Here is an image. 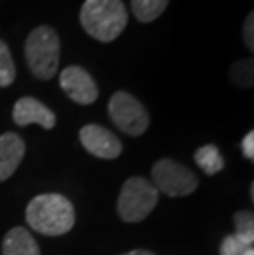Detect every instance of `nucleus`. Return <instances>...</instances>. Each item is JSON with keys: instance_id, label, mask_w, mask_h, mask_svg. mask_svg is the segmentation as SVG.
<instances>
[{"instance_id": "obj_1", "label": "nucleus", "mask_w": 254, "mask_h": 255, "mask_svg": "<svg viewBox=\"0 0 254 255\" xmlns=\"http://www.w3.org/2000/svg\"><path fill=\"white\" fill-rule=\"evenodd\" d=\"M25 218L31 229L48 237L68 234L76 222L71 201L58 193L35 196L26 206Z\"/></svg>"}, {"instance_id": "obj_14", "label": "nucleus", "mask_w": 254, "mask_h": 255, "mask_svg": "<svg viewBox=\"0 0 254 255\" xmlns=\"http://www.w3.org/2000/svg\"><path fill=\"white\" fill-rule=\"evenodd\" d=\"M254 66L253 59H241L230 68V79L238 88H251Z\"/></svg>"}, {"instance_id": "obj_8", "label": "nucleus", "mask_w": 254, "mask_h": 255, "mask_svg": "<svg viewBox=\"0 0 254 255\" xmlns=\"http://www.w3.org/2000/svg\"><path fill=\"white\" fill-rule=\"evenodd\" d=\"M79 142L86 151L102 160H116L122 153V143L111 130L98 124H88L79 130Z\"/></svg>"}, {"instance_id": "obj_15", "label": "nucleus", "mask_w": 254, "mask_h": 255, "mask_svg": "<svg viewBox=\"0 0 254 255\" xmlns=\"http://www.w3.org/2000/svg\"><path fill=\"white\" fill-rule=\"evenodd\" d=\"M235 227H236V237L241 239L248 247H253L254 244V218L253 213L248 211H240L235 214Z\"/></svg>"}, {"instance_id": "obj_20", "label": "nucleus", "mask_w": 254, "mask_h": 255, "mask_svg": "<svg viewBox=\"0 0 254 255\" xmlns=\"http://www.w3.org/2000/svg\"><path fill=\"white\" fill-rule=\"evenodd\" d=\"M122 255H155V254L150 252V251H142V249H137V251H131V252L122 254Z\"/></svg>"}, {"instance_id": "obj_12", "label": "nucleus", "mask_w": 254, "mask_h": 255, "mask_svg": "<svg viewBox=\"0 0 254 255\" xmlns=\"http://www.w3.org/2000/svg\"><path fill=\"white\" fill-rule=\"evenodd\" d=\"M193 160H195V163L210 176L216 175V173H220L225 168L223 155L220 153L218 146H215V145L200 146L195 153H193Z\"/></svg>"}, {"instance_id": "obj_18", "label": "nucleus", "mask_w": 254, "mask_h": 255, "mask_svg": "<svg viewBox=\"0 0 254 255\" xmlns=\"http://www.w3.org/2000/svg\"><path fill=\"white\" fill-rule=\"evenodd\" d=\"M254 13L251 12L245 20V26H243V38H245L246 46L253 51L254 50Z\"/></svg>"}, {"instance_id": "obj_13", "label": "nucleus", "mask_w": 254, "mask_h": 255, "mask_svg": "<svg viewBox=\"0 0 254 255\" xmlns=\"http://www.w3.org/2000/svg\"><path fill=\"white\" fill-rule=\"evenodd\" d=\"M169 0H131L134 17L142 23H150L165 12Z\"/></svg>"}, {"instance_id": "obj_11", "label": "nucleus", "mask_w": 254, "mask_h": 255, "mask_svg": "<svg viewBox=\"0 0 254 255\" xmlns=\"http://www.w3.org/2000/svg\"><path fill=\"white\" fill-rule=\"evenodd\" d=\"M2 255H40V247L33 236L23 227H13L2 241Z\"/></svg>"}, {"instance_id": "obj_7", "label": "nucleus", "mask_w": 254, "mask_h": 255, "mask_svg": "<svg viewBox=\"0 0 254 255\" xmlns=\"http://www.w3.org/2000/svg\"><path fill=\"white\" fill-rule=\"evenodd\" d=\"M59 86L69 99L79 106H89L99 97L98 84L86 69L68 66L59 73Z\"/></svg>"}, {"instance_id": "obj_9", "label": "nucleus", "mask_w": 254, "mask_h": 255, "mask_svg": "<svg viewBox=\"0 0 254 255\" xmlns=\"http://www.w3.org/2000/svg\"><path fill=\"white\" fill-rule=\"evenodd\" d=\"M13 122L18 127H26L30 124L43 127L45 130H51L56 126V116L48 107L35 97H20L15 102L12 112Z\"/></svg>"}, {"instance_id": "obj_19", "label": "nucleus", "mask_w": 254, "mask_h": 255, "mask_svg": "<svg viewBox=\"0 0 254 255\" xmlns=\"http://www.w3.org/2000/svg\"><path fill=\"white\" fill-rule=\"evenodd\" d=\"M241 148H243V155H245L248 160L254 158V132H253V130H251V132H248L246 137L243 138Z\"/></svg>"}, {"instance_id": "obj_6", "label": "nucleus", "mask_w": 254, "mask_h": 255, "mask_svg": "<svg viewBox=\"0 0 254 255\" xmlns=\"http://www.w3.org/2000/svg\"><path fill=\"white\" fill-rule=\"evenodd\" d=\"M107 112L116 127L129 137H140L149 128L150 117L145 107L126 91L112 94Z\"/></svg>"}, {"instance_id": "obj_21", "label": "nucleus", "mask_w": 254, "mask_h": 255, "mask_svg": "<svg viewBox=\"0 0 254 255\" xmlns=\"http://www.w3.org/2000/svg\"><path fill=\"white\" fill-rule=\"evenodd\" d=\"M245 255H254V251H253V247H250L248 251L245 252Z\"/></svg>"}, {"instance_id": "obj_3", "label": "nucleus", "mask_w": 254, "mask_h": 255, "mask_svg": "<svg viewBox=\"0 0 254 255\" xmlns=\"http://www.w3.org/2000/svg\"><path fill=\"white\" fill-rule=\"evenodd\" d=\"M59 36L51 26L41 25L30 31L25 41V59L31 74L40 81L55 78L59 64Z\"/></svg>"}, {"instance_id": "obj_16", "label": "nucleus", "mask_w": 254, "mask_h": 255, "mask_svg": "<svg viewBox=\"0 0 254 255\" xmlns=\"http://www.w3.org/2000/svg\"><path fill=\"white\" fill-rule=\"evenodd\" d=\"M15 63L7 43L0 40V88H8L15 81Z\"/></svg>"}, {"instance_id": "obj_10", "label": "nucleus", "mask_w": 254, "mask_h": 255, "mask_svg": "<svg viewBox=\"0 0 254 255\" xmlns=\"http://www.w3.org/2000/svg\"><path fill=\"white\" fill-rule=\"evenodd\" d=\"M25 156V142L18 133L0 135V183L7 181L17 171Z\"/></svg>"}, {"instance_id": "obj_17", "label": "nucleus", "mask_w": 254, "mask_h": 255, "mask_svg": "<svg viewBox=\"0 0 254 255\" xmlns=\"http://www.w3.org/2000/svg\"><path fill=\"white\" fill-rule=\"evenodd\" d=\"M248 249L250 247H248L241 239H238L235 234L226 236L220 246V255H245Z\"/></svg>"}, {"instance_id": "obj_5", "label": "nucleus", "mask_w": 254, "mask_h": 255, "mask_svg": "<svg viewBox=\"0 0 254 255\" xmlns=\"http://www.w3.org/2000/svg\"><path fill=\"white\" fill-rule=\"evenodd\" d=\"M152 181L157 191L170 198L188 196L198 186L195 173L172 158H162L152 166Z\"/></svg>"}, {"instance_id": "obj_2", "label": "nucleus", "mask_w": 254, "mask_h": 255, "mask_svg": "<svg viewBox=\"0 0 254 255\" xmlns=\"http://www.w3.org/2000/svg\"><path fill=\"white\" fill-rule=\"evenodd\" d=\"M79 21L91 38L111 43L127 26V8L122 0H86L81 7Z\"/></svg>"}, {"instance_id": "obj_4", "label": "nucleus", "mask_w": 254, "mask_h": 255, "mask_svg": "<svg viewBox=\"0 0 254 255\" xmlns=\"http://www.w3.org/2000/svg\"><path fill=\"white\" fill-rule=\"evenodd\" d=\"M159 191L149 180L132 176L122 184L117 199V213L124 222H140L155 209Z\"/></svg>"}]
</instances>
